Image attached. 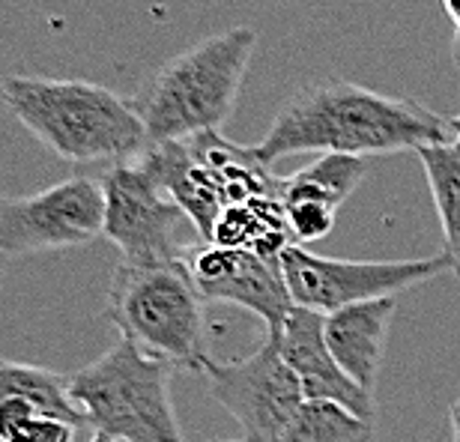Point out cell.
Returning a JSON list of instances; mask_svg holds the SVG:
<instances>
[{
	"instance_id": "52a82bcc",
	"label": "cell",
	"mask_w": 460,
	"mask_h": 442,
	"mask_svg": "<svg viewBox=\"0 0 460 442\" xmlns=\"http://www.w3.org/2000/svg\"><path fill=\"white\" fill-rule=\"evenodd\" d=\"M279 261L293 305L311 308L317 314H332L353 302L394 296L448 272L443 252L419 261H341L290 243Z\"/></svg>"
},
{
	"instance_id": "d6986e66",
	"label": "cell",
	"mask_w": 460,
	"mask_h": 442,
	"mask_svg": "<svg viewBox=\"0 0 460 442\" xmlns=\"http://www.w3.org/2000/svg\"><path fill=\"white\" fill-rule=\"evenodd\" d=\"M335 209L320 207V204H288L284 207V218H288L290 239L296 245L320 243L332 234L335 227Z\"/></svg>"
},
{
	"instance_id": "4316f807",
	"label": "cell",
	"mask_w": 460,
	"mask_h": 442,
	"mask_svg": "<svg viewBox=\"0 0 460 442\" xmlns=\"http://www.w3.org/2000/svg\"><path fill=\"white\" fill-rule=\"evenodd\" d=\"M448 416H455V419H460V398L452 403V412H448Z\"/></svg>"
},
{
	"instance_id": "603a6c76",
	"label": "cell",
	"mask_w": 460,
	"mask_h": 442,
	"mask_svg": "<svg viewBox=\"0 0 460 442\" xmlns=\"http://www.w3.org/2000/svg\"><path fill=\"white\" fill-rule=\"evenodd\" d=\"M446 126H448V135H452V141L460 144V114H457V117H448V119H446Z\"/></svg>"
},
{
	"instance_id": "5bb4252c",
	"label": "cell",
	"mask_w": 460,
	"mask_h": 442,
	"mask_svg": "<svg viewBox=\"0 0 460 442\" xmlns=\"http://www.w3.org/2000/svg\"><path fill=\"white\" fill-rule=\"evenodd\" d=\"M207 243L248 248V252H257L263 257H281V252L293 239L281 200L275 195H266L222 209Z\"/></svg>"
},
{
	"instance_id": "5b68a950",
	"label": "cell",
	"mask_w": 460,
	"mask_h": 442,
	"mask_svg": "<svg viewBox=\"0 0 460 442\" xmlns=\"http://www.w3.org/2000/svg\"><path fill=\"white\" fill-rule=\"evenodd\" d=\"M105 317L123 338L168 358L171 365L186 371H200L207 365L204 299L186 261H123L108 284Z\"/></svg>"
},
{
	"instance_id": "277c9868",
	"label": "cell",
	"mask_w": 460,
	"mask_h": 442,
	"mask_svg": "<svg viewBox=\"0 0 460 442\" xmlns=\"http://www.w3.org/2000/svg\"><path fill=\"white\" fill-rule=\"evenodd\" d=\"M177 365L119 335L90 365L69 374V398L84 428L117 442H186L171 401Z\"/></svg>"
},
{
	"instance_id": "3957f363",
	"label": "cell",
	"mask_w": 460,
	"mask_h": 442,
	"mask_svg": "<svg viewBox=\"0 0 460 442\" xmlns=\"http://www.w3.org/2000/svg\"><path fill=\"white\" fill-rule=\"evenodd\" d=\"M254 49L257 31L230 27L164 63L150 84L132 99L144 119L146 144L222 132L236 108Z\"/></svg>"
},
{
	"instance_id": "d4e9b609",
	"label": "cell",
	"mask_w": 460,
	"mask_h": 442,
	"mask_svg": "<svg viewBox=\"0 0 460 442\" xmlns=\"http://www.w3.org/2000/svg\"><path fill=\"white\" fill-rule=\"evenodd\" d=\"M448 428H452V442H460V419L448 416Z\"/></svg>"
},
{
	"instance_id": "ac0fdd59",
	"label": "cell",
	"mask_w": 460,
	"mask_h": 442,
	"mask_svg": "<svg viewBox=\"0 0 460 442\" xmlns=\"http://www.w3.org/2000/svg\"><path fill=\"white\" fill-rule=\"evenodd\" d=\"M281 442H376V425L335 401H302Z\"/></svg>"
},
{
	"instance_id": "4fadbf2b",
	"label": "cell",
	"mask_w": 460,
	"mask_h": 442,
	"mask_svg": "<svg viewBox=\"0 0 460 442\" xmlns=\"http://www.w3.org/2000/svg\"><path fill=\"white\" fill-rule=\"evenodd\" d=\"M394 311H398V299L380 296L353 302V305L338 308L332 314H323L326 347L332 349L335 362L341 365V371L349 380L367 392L376 389Z\"/></svg>"
},
{
	"instance_id": "9a60e30c",
	"label": "cell",
	"mask_w": 460,
	"mask_h": 442,
	"mask_svg": "<svg viewBox=\"0 0 460 442\" xmlns=\"http://www.w3.org/2000/svg\"><path fill=\"white\" fill-rule=\"evenodd\" d=\"M367 164L362 155L347 153H320V159L305 164L290 177H279V200L288 204H320L341 209L344 200L362 186Z\"/></svg>"
},
{
	"instance_id": "8fae6325",
	"label": "cell",
	"mask_w": 460,
	"mask_h": 442,
	"mask_svg": "<svg viewBox=\"0 0 460 442\" xmlns=\"http://www.w3.org/2000/svg\"><path fill=\"white\" fill-rule=\"evenodd\" d=\"M186 270L204 302H227L252 311L266 332H279L293 299L279 257H263L248 248L204 243L186 252Z\"/></svg>"
},
{
	"instance_id": "44dd1931",
	"label": "cell",
	"mask_w": 460,
	"mask_h": 442,
	"mask_svg": "<svg viewBox=\"0 0 460 442\" xmlns=\"http://www.w3.org/2000/svg\"><path fill=\"white\" fill-rule=\"evenodd\" d=\"M33 416H40V410L33 407L31 401L22 398H6L0 401V442H9L15 437V430L31 421Z\"/></svg>"
},
{
	"instance_id": "7c38bea8",
	"label": "cell",
	"mask_w": 460,
	"mask_h": 442,
	"mask_svg": "<svg viewBox=\"0 0 460 442\" xmlns=\"http://www.w3.org/2000/svg\"><path fill=\"white\" fill-rule=\"evenodd\" d=\"M275 335H279L284 362L296 374L302 398L335 401L367 421L376 419L374 392H367L358 383L349 380L341 371V365L335 362L332 349L326 347L323 314H317V311H311V308H302V305H293Z\"/></svg>"
},
{
	"instance_id": "e0dca14e",
	"label": "cell",
	"mask_w": 460,
	"mask_h": 442,
	"mask_svg": "<svg viewBox=\"0 0 460 442\" xmlns=\"http://www.w3.org/2000/svg\"><path fill=\"white\" fill-rule=\"evenodd\" d=\"M6 398L31 401L42 416H54L75 428H84V419L69 398V376L51 371V367L0 358V401Z\"/></svg>"
},
{
	"instance_id": "ba28073f",
	"label": "cell",
	"mask_w": 460,
	"mask_h": 442,
	"mask_svg": "<svg viewBox=\"0 0 460 442\" xmlns=\"http://www.w3.org/2000/svg\"><path fill=\"white\" fill-rule=\"evenodd\" d=\"M105 191V227L102 236L123 252V261L162 263L182 261L180 227L191 225L180 204L159 182L150 155L137 153L135 159L119 162L102 180Z\"/></svg>"
},
{
	"instance_id": "83f0119b",
	"label": "cell",
	"mask_w": 460,
	"mask_h": 442,
	"mask_svg": "<svg viewBox=\"0 0 460 442\" xmlns=\"http://www.w3.org/2000/svg\"><path fill=\"white\" fill-rule=\"evenodd\" d=\"M213 442H245V439H213Z\"/></svg>"
},
{
	"instance_id": "2e32d148",
	"label": "cell",
	"mask_w": 460,
	"mask_h": 442,
	"mask_svg": "<svg viewBox=\"0 0 460 442\" xmlns=\"http://www.w3.org/2000/svg\"><path fill=\"white\" fill-rule=\"evenodd\" d=\"M416 153L425 168L430 195H434L439 227H443V254L448 261V272L460 278V144H428Z\"/></svg>"
},
{
	"instance_id": "6da1fadb",
	"label": "cell",
	"mask_w": 460,
	"mask_h": 442,
	"mask_svg": "<svg viewBox=\"0 0 460 442\" xmlns=\"http://www.w3.org/2000/svg\"><path fill=\"white\" fill-rule=\"evenodd\" d=\"M452 141L446 119L412 99L385 96L344 78L299 87L252 150L263 164L296 153L385 155Z\"/></svg>"
},
{
	"instance_id": "7402d4cb",
	"label": "cell",
	"mask_w": 460,
	"mask_h": 442,
	"mask_svg": "<svg viewBox=\"0 0 460 442\" xmlns=\"http://www.w3.org/2000/svg\"><path fill=\"white\" fill-rule=\"evenodd\" d=\"M443 9H446V15L455 22V27H460V0H443Z\"/></svg>"
},
{
	"instance_id": "cb8c5ba5",
	"label": "cell",
	"mask_w": 460,
	"mask_h": 442,
	"mask_svg": "<svg viewBox=\"0 0 460 442\" xmlns=\"http://www.w3.org/2000/svg\"><path fill=\"white\" fill-rule=\"evenodd\" d=\"M452 60L460 66V27L455 31V40H452Z\"/></svg>"
},
{
	"instance_id": "8992f818",
	"label": "cell",
	"mask_w": 460,
	"mask_h": 442,
	"mask_svg": "<svg viewBox=\"0 0 460 442\" xmlns=\"http://www.w3.org/2000/svg\"><path fill=\"white\" fill-rule=\"evenodd\" d=\"M159 182L204 236L213 234L222 209L252 198L279 195V177L252 146L230 144L222 132H204L168 144H146Z\"/></svg>"
},
{
	"instance_id": "30bf717a",
	"label": "cell",
	"mask_w": 460,
	"mask_h": 442,
	"mask_svg": "<svg viewBox=\"0 0 460 442\" xmlns=\"http://www.w3.org/2000/svg\"><path fill=\"white\" fill-rule=\"evenodd\" d=\"M102 180L72 177L36 195H0V254L81 248L102 236Z\"/></svg>"
},
{
	"instance_id": "7a4b0ae2",
	"label": "cell",
	"mask_w": 460,
	"mask_h": 442,
	"mask_svg": "<svg viewBox=\"0 0 460 442\" xmlns=\"http://www.w3.org/2000/svg\"><path fill=\"white\" fill-rule=\"evenodd\" d=\"M0 99L36 141L63 162H128L146 146L132 99L93 81L6 75Z\"/></svg>"
},
{
	"instance_id": "9c48e42d",
	"label": "cell",
	"mask_w": 460,
	"mask_h": 442,
	"mask_svg": "<svg viewBox=\"0 0 460 442\" xmlns=\"http://www.w3.org/2000/svg\"><path fill=\"white\" fill-rule=\"evenodd\" d=\"M200 371L209 394L234 416L245 442H281L293 412L305 401L275 332H266V340L252 356L234 362L207 358Z\"/></svg>"
},
{
	"instance_id": "ffe728a7",
	"label": "cell",
	"mask_w": 460,
	"mask_h": 442,
	"mask_svg": "<svg viewBox=\"0 0 460 442\" xmlns=\"http://www.w3.org/2000/svg\"><path fill=\"white\" fill-rule=\"evenodd\" d=\"M78 428L69 425L63 419L54 416H33L31 421H24L22 428L15 430V437L9 442H75Z\"/></svg>"
},
{
	"instance_id": "484cf974",
	"label": "cell",
	"mask_w": 460,
	"mask_h": 442,
	"mask_svg": "<svg viewBox=\"0 0 460 442\" xmlns=\"http://www.w3.org/2000/svg\"><path fill=\"white\" fill-rule=\"evenodd\" d=\"M90 442H117L114 437H108V434H99V430H93V437H90Z\"/></svg>"
}]
</instances>
